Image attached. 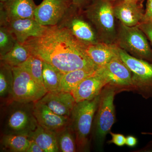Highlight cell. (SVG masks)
<instances>
[{
	"label": "cell",
	"mask_w": 152,
	"mask_h": 152,
	"mask_svg": "<svg viewBox=\"0 0 152 152\" xmlns=\"http://www.w3.org/2000/svg\"><path fill=\"white\" fill-rule=\"evenodd\" d=\"M118 47L113 44L98 42L87 46V53L98 68L108 64L118 55Z\"/></svg>",
	"instance_id": "obj_18"
},
{
	"label": "cell",
	"mask_w": 152,
	"mask_h": 152,
	"mask_svg": "<svg viewBox=\"0 0 152 152\" xmlns=\"http://www.w3.org/2000/svg\"><path fill=\"white\" fill-rule=\"evenodd\" d=\"M111 1H119V0H110ZM121 1H141V0H121Z\"/></svg>",
	"instance_id": "obj_34"
},
{
	"label": "cell",
	"mask_w": 152,
	"mask_h": 152,
	"mask_svg": "<svg viewBox=\"0 0 152 152\" xmlns=\"http://www.w3.org/2000/svg\"><path fill=\"white\" fill-rule=\"evenodd\" d=\"M111 135L112 139L109 141V144H114L118 146H123L126 145V137L124 135L120 134H116L112 132H110Z\"/></svg>",
	"instance_id": "obj_28"
},
{
	"label": "cell",
	"mask_w": 152,
	"mask_h": 152,
	"mask_svg": "<svg viewBox=\"0 0 152 152\" xmlns=\"http://www.w3.org/2000/svg\"><path fill=\"white\" fill-rule=\"evenodd\" d=\"M137 143V140L132 136H128L126 137V145L130 147L135 146Z\"/></svg>",
	"instance_id": "obj_33"
},
{
	"label": "cell",
	"mask_w": 152,
	"mask_h": 152,
	"mask_svg": "<svg viewBox=\"0 0 152 152\" xmlns=\"http://www.w3.org/2000/svg\"><path fill=\"white\" fill-rule=\"evenodd\" d=\"M33 112L38 124L56 133L70 124V117L55 113L39 101L34 103Z\"/></svg>",
	"instance_id": "obj_14"
},
{
	"label": "cell",
	"mask_w": 152,
	"mask_h": 152,
	"mask_svg": "<svg viewBox=\"0 0 152 152\" xmlns=\"http://www.w3.org/2000/svg\"><path fill=\"white\" fill-rule=\"evenodd\" d=\"M31 55L23 44L17 42L13 48L6 54L0 57L1 61L12 67L19 66L25 63Z\"/></svg>",
	"instance_id": "obj_22"
},
{
	"label": "cell",
	"mask_w": 152,
	"mask_h": 152,
	"mask_svg": "<svg viewBox=\"0 0 152 152\" xmlns=\"http://www.w3.org/2000/svg\"><path fill=\"white\" fill-rule=\"evenodd\" d=\"M28 138L34 141L44 152H59L56 133L45 129L39 125L38 124Z\"/></svg>",
	"instance_id": "obj_19"
},
{
	"label": "cell",
	"mask_w": 152,
	"mask_h": 152,
	"mask_svg": "<svg viewBox=\"0 0 152 152\" xmlns=\"http://www.w3.org/2000/svg\"><path fill=\"white\" fill-rule=\"evenodd\" d=\"M145 134H152V133H145Z\"/></svg>",
	"instance_id": "obj_36"
},
{
	"label": "cell",
	"mask_w": 152,
	"mask_h": 152,
	"mask_svg": "<svg viewBox=\"0 0 152 152\" xmlns=\"http://www.w3.org/2000/svg\"><path fill=\"white\" fill-rule=\"evenodd\" d=\"M84 13L94 26L98 35L106 43L116 39L113 6L110 0H94L85 8Z\"/></svg>",
	"instance_id": "obj_2"
},
{
	"label": "cell",
	"mask_w": 152,
	"mask_h": 152,
	"mask_svg": "<svg viewBox=\"0 0 152 152\" xmlns=\"http://www.w3.org/2000/svg\"><path fill=\"white\" fill-rule=\"evenodd\" d=\"M118 47L119 56L132 74L134 86L138 87L147 97H152V63L131 56Z\"/></svg>",
	"instance_id": "obj_7"
},
{
	"label": "cell",
	"mask_w": 152,
	"mask_h": 152,
	"mask_svg": "<svg viewBox=\"0 0 152 152\" xmlns=\"http://www.w3.org/2000/svg\"><path fill=\"white\" fill-rule=\"evenodd\" d=\"M32 54L39 57L64 73L88 69H98L87 53V46L66 28L59 25L47 26L43 34L24 44Z\"/></svg>",
	"instance_id": "obj_1"
},
{
	"label": "cell",
	"mask_w": 152,
	"mask_h": 152,
	"mask_svg": "<svg viewBox=\"0 0 152 152\" xmlns=\"http://www.w3.org/2000/svg\"><path fill=\"white\" fill-rule=\"evenodd\" d=\"M64 73L50 64L44 61L43 81L48 92L60 91V85Z\"/></svg>",
	"instance_id": "obj_21"
},
{
	"label": "cell",
	"mask_w": 152,
	"mask_h": 152,
	"mask_svg": "<svg viewBox=\"0 0 152 152\" xmlns=\"http://www.w3.org/2000/svg\"><path fill=\"white\" fill-rule=\"evenodd\" d=\"M150 21H152V0H147L146 8L142 23Z\"/></svg>",
	"instance_id": "obj_30"
},
{
	"label": "cell",
	"mask_w": 152,
	"mask_h": 152,
	"mask_svg": "<svg viewBox=\"0 0 152 152\" xmlns=\"http://www.w3.org/2000/svg\"><path fill=\"white\" fill-rule=\"evenodd\" d=\"M7 0H0V3H3L6 1Z\"/></svg>",
	"instance_id": "obj_35"
},
{
	"label": "cell",
	"mask_w": 152,
	"mask_h": 152,
	"mask_svg": "<svg viewBox=\"0 0 152 152\" xmlns=\"http://www.w3.org/2000/svg\"><path fill=\"white\" fill-rule=\"evenodd\" d=\"M31 143L26 152H44L43 150L34 141L31 140Z\"/></svg>",
	"instance_id": "obj_32"
},
{
	"label": "cell",
	"mask_w": 152,
	"mask_h": 152,
	"mask_svg": "<svg viewBox=\"0 0 152 152\" xmlns=\"http://www.w3.org/2000/svg\"><path fill=\"white\" fill-rule=\"evenodd\" d=\"M97 69H83L68 72L64 74L60 85V91L72 93L84 80L94 73Z\"/></svg>",
	"instance_id": "obj_20"
},
{
	"label": "cell",
	"mask_w": 152,
	"mask_h": 152,
	"mask_svg": "<svg viewBox=\"0 0 152 152\" xmlns=\"http://www.w3.org/2000/svg\"><path fill=\"white\" fill-rule=\"evenodd\" d=\"M39 101L55 113L68 117L77 103L72 93L61 91L48 92Z\"/></svg>",
	"instance_id": "obj_16"
},
{
	"label": "cell",
	"mask_w": 152,
	"mask_h": 152,
	"mask_svg": "<svg viewBox=\"0 0 152 152\" xmlns=\"http://www.w3.org/2000/svg\"><path fill=\"white\" fill-rule=\"evenodd\" d=\"M72 6V0H43L36 8L34 18L45 26L58 25Z\"/></svg>",
	"instance_id": "obj_10"
},
{
	"label": "cell",
	"mask_w": 152,
	"mask_h": 152,
	"mask_svg": "<svg viewBox=\"0 0 152 152\" xmlns=\"http://www.w3.org/2000/svg\"><path fill=\"white\" fill-rule=\"evenodd\" d=\"M107 82L98 71L87 77L72 92L76 102L91 100L100 95L103 88Z\"/></svg>",
	"instance_id": "obj_15"
},
{
	"label": "cell",
	"mask_w": 152,
	"mask_h": 152,
	"mask_svg": "<svg viewBox=\"0 0 152 152\" xmlns=\"http://www.w3.org/2000/svg\"><path fill=\"white\" fill-rule=\"evenodd\" d=\"M78 10L72 5L58 25L67 29L75 37L86 46L99 42L97 35L91 26L77 15Z\"/></svg>",
	"instance_id": "obj_9"
},
{
	"label": "cell",
	"mask_w": 152,
	"mask_h": 152,
	"mask_svg": "<svg viewBox=\"0 0 152 152\" xmlns=\"http://www.w3.org/2000/svg\"><path fill=\"white\" fill-rule=\"evenodd\" d=\"M14 76L10 66L1 61L0 66V96L12 99Z\"/></svg>",
	"instance_id": "obj_24"
},
{
	"label": "cell",
	"mask_w": 152,
	"mask_h": 152,
	"mask_svg": "<svg viewBox=\"0 0 152 152\" xmlns=\"http://www.w3.org/2000/svg\"><path fill=\"white\" fill-rule=\"evenodd\" d=\"M17 41L14 35L5 26L0 27V57L6 54L13 48Z\"/></svg>",
	"instance_id": "obj_27"
},
{
	"label": "cell",
	"mask_w": 152,
	"mask_h": 152,
	"mask_svg": "<svg viewBox=\"0 0 152 152\" xmlns=\"http://www.w3.org/2000/svg\"><path fill=\"white\" fill-rule=\"evenodd\" d=\"M145 36L139 25L129 27L121 23L116 40L118 47L129 54L152 63V50Z\"/></svg>",
	"instance_id": "obj_5"
},
{
	"label": "cell",
	"mask_w": 152,
	"mask_h": 152,
	"mask_svg": "<svg viewBox=\"0 0 152 152\" xmlns=\"http://www.w3.org/2000/svg\"><path fill=\"white\" fill-rule=\"evenodd\" d=\"M31 141L26 136L4 134L1 140V147L8 152H26Z\"/></svg>",
	"instance_id": "obj_23"
},
{
	"label": "cell",
	"mask_w": 152,
	"mask_h": 152,
	"mask_svg": "<svg viewBox=\"0 0 152 152\" xmlns=\"http://www.w3.org/2000/svg\"><path fill=\"white\" fill-rule=\"evenodd\" d=\"M15 102L6 118L4 134L29 137L38 125L33 112L34 103Z\"/></svg>",
	"instance_id": "obj_6"
},
{
	"label": "cell",
	"mask_w": 152,
	"mask_h": 152,
	"mask_svg": "<svg viewBox=\"0 0 152 152\" xmlns=\"http://www.w3.org/2000/svg\"><path fill=\"white\" fill-rule=\"evenodd\" d=\"M43 66V61L39 57L31 54L29 58L20 66L27 70L36 81L44 86L42 78Z\"/></svg>",
	"instance_id": "obj_26"
},
{
	"label": "cell",
	"mask_w": 152,
	"mask_h": 152,
	"mask_svg": "<svg viewBox=\"0 0 152 152\" xmlns=\"http://www.w3.org/2000/svg\"><path fill=\"white\" fill-rule=\"evenodd\" d=\"M94 0H72L73 6L79 10H82L86 7Z\"/></svg>",
	"instance_id": "obj_31"
},
{
	"label": "cell",
	"mask_w": 152,
	"mask_h": 152,
	"mask_svg": "<svg viewBox=\"0 0 152 152\" xmlns=\"http://www.w3.org/2000/svg\"><path fill=\"white\" fill-rule=\"evenodd\" d=\"M37 7L34 0H7L0 3L1 25L15 19L34 18Z\"/></svg>",
	"instance_id": "obj_13"
},
{
	"label": "cell",
	"mask_w": 152,
	"mask_h": 152,
	"mask_svg": "<svg viewBox=\"0 0 152 152\" xmlns=\"http://www.w3.org/2000/svg\"><path fill=\"white\" fill-rule=\"evenodd\" d=\"M115 94L114 90L110 88L105 90L101 95L95 121V139L99 145L103 143L115 123Z\"/></svg>",
	"instance_id": "obj_8"
},
{
	"label": "cell",
	"mask_w": 152,
	"mask_h": 152,
	"mask_svg": "<svg viewBox=\"0 0 152 152\" xmlns=\"http://www.w3.org/2000/svg\"><path fill=\"white\" fill-rule=\"evenodd\" d=\"M100 96L101 94L91 100L77 103L71 113L69 126L73 131L79 149L83 150L86 146Z\"/></svg>",
	"instance_id": "obj_3"
},
{
	"label": "cell",
	"mask_w": 152,
	"mask_h": 152,
	"mask_svg": "<svg viewBox=\"0 0 152 152\" xmlns=\"http://www.w3.org/2000/svg\"><path fill=\"white\" fill-rule=\"evenodd\" d=\"M59 152H74L76 151L75 137L69 125L56 133Z\"/></svg>",
	"instance_id": "obj_25"
},
{
	"label": "cell",
	"mask_w": 152,
	"mask_h": 152,
	"mask_svg": "<svg viewBox=\"0 0 152 152\" xmlns=\"http://www.w3.org/2000/svg\"><path fill=\"white\" fill-rule=\"evenodd\" d=\"M139 1H121L113 6L115 18L127 26H135L140 24L142 20L144 13Z\"/></svg>",
	"instance_id": "obj_17"
},
{
	"label": "cell",
	"mask_w": 152,
	"mask_h": 152,
	"mask_svg": "<svg viewBox=\"0 0 152 152\" xmlns=\"http://www.w3.org/2000/svg\"><path fill=\"white\" fill-rule=\"evenodd\" d=\"M139 26L152 44V21L142 22L139 25Z\"/></svg>",
	"instance_id": "obj_29"
},
{
	"label": "cell",
	"mask_w": 152,
	"mask_h": 152,
	"mask_svg": "<svg viewBox=\"0 0 152 152\" xmlns=\"http://www.w3.org/2000/svg\"><path fill=\"white\" fill-rule=\"evenodd\" d=\"M12 69L14 76L12 100L21 103H34L48 93L44 86L36 81L25 68L19 66Z\"/></svg>",
	"instance_id": "obj_4"
},
{
	"label": "cell",
	"mask_w": 152,
	"mask_h": 152,
	"mask_svg": "<svg viewBox=\"0 0 152 152\" xmlns=\"http://www.w3.org/2000/svg\"><path fill=\"white\" fill-rule=\"evenodd\" d=\"M98 71L108 84L123 86H134L132 74L118 55L104 66L98 68Z\"/></svg>",
	"instance_id": "obj_12"
},
{
	"label": "cell",
	"mask_w": 152,
	"mask_h": 152,
	"mask_svg": "<svg viewBox=\"0 0 152 152\" xmlns=\"http://www.w3.org/2000/svg\"><path fill=\"white\" fill-rule=\"evenodd\" d=\"M1 26L7 27L18 42L24 44L31 38L43 34L47 26H42L35 18L18 19L6 22Z\"/></svg>",
	"instance_id": "obj_11"
}]
</instances>
